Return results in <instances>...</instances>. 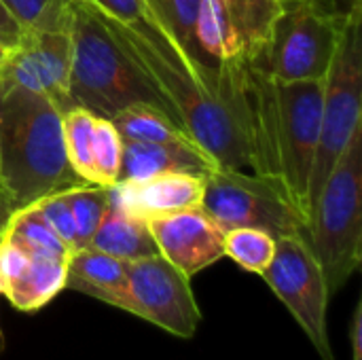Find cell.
I'll return each mask as SVG.
<instances>
[{"label": "cell", "mask_w": 362, "mask_h": 360, "mask_svg": "<svg viewBox=\"0 0 362 360\" xmlns=\"http://www.w3.org/2000/svg\"><path fill=\"white\" fill-rule=\"evenodd\" d=\"M23 28L15 21V17L0 4V40L6 45V47H15L19 40H21V36H23Z\"/></svg>", "instance_id": "29"}, {"label": "cell", "mask_w": 362, "mask_h": 360, "mask_svg": "<svg viewBox=\"0 0 362 360\" xmlns=\"http://www.w3.org/2000/svg\"><path fill=\"white\" fill-rule=\"evenodd\" d=\"M68 261L42 259L0 240V297L19 312H38L66 289Z\"/></svg>", "instance_id": "14"}, {"label": "cell", "mask_w": 362, "mask_h": 360, "mask_svg": "<svg viewBox=\"0 0 362 360\" xmlns=\"http://www.w3.org/2000/svg\"><path fill=\"white\" fill-rule=\"evenodd\" d=\"M348 15L337 0H282L257 66L278 81L327 79Z\"/></svg>", "instance_id": "5"}, {"label": "cell", "mask_w": 362, "mask_h": 360, "mask_svg": "<svg viewBox=\"0 0 362 360\" xmlns=\"http://www.w3.org/2000/svg\"><path fill=\"white\" fill-rule=\"evenodd\" d=\"M23 30L68 32L72 0H0Z\"/></svg>", "instance_id": "24"}, {"label": "cell", "mask_w": 362, "mask_h": 360, "mask_svg": "<svg viewBox=\"0 0 362 360\" xmlns=\"http://www.w3.org/2000/svg\"><path fill=\"white\" fill-rule=\"evenodd\" d=\"M64 193L74 221V250L87 248L108 210L110 187L85 182Z\"/></svg>", "instance_id": "21"}, {"label": "cell", "mask_w": 362, "mask_h": 360, "mask_svg": "<svg viewBox=\"0 0 362 360\" xmlns=\"http://www.w3.org/2000/svg\"><path fill=\"white\" fill-rule=\"evenodd\" d=\"M199 208L225 233L238 227L261 229L269 236H303L308 219L295 206L286 185L265 174L238 168H212L204 174Z\"/></svg>", "instance_id": "6"}, {"label": "cell", "mask_w": 362, "mask_h": 360, "mask_svg": "<svg viewBox=\"0 0 362 360\" xmlns=\"http://www.w3.org/2000/svg\"><path fill=\"white\" fill-rule=\"evenodd\" d=\"M2 240L11 242L32 257L68 261L72 255V248L51 229V225L34 206H25L13 212L4 227Z\"/></svg>", "instance_id": "20"}, {"label": "cell", "mask_w": 362, "mask_h": 360, "mask_svg": "<svg viewBox=\"0 0 362 360\" xmlns=\"http://www.w3.org/2000/svg\"><path fill=\"white\" fill-rule=\"evenodd\" d=\"M32 206L42 214V219L51 225V229H53V231L72 248V252H74V221H72V212H70L66 193L62 191V193L42 197V199L34 202Z\"/></svg>", "instance_id": "27"}, {"label": "cell", "mask_w": 362, "mask_h": 360, "mask_svg": "<svg viewBox=\"0 0 362 360\" xmlns=\"http://www.w3.org/2000/svg\"><path fill=\"white\" fill-rule=\"evenodd\" d=\"M8 51H11V47H6V45H4V42L0 40V64H2L4 59H6V55H8Z\"/></svg>", "instance_id": "32"}, {"label": "cell", "mask_w": 362, "mask_h": 360, "mask_svg": "<svg viewBox=\"0 0 362 360\" xmlns=\"http://www.w3.org/2000/svg\"><path fill=\"white\" fill-rule=\"evenodd\" d=\"M362 127V6L348 15L337 55L325 81L320 140L310 174V210L341 159L354 132ZM310 216V214H308Z\"/></svg>", "instance_id": "7"}, {"label": "cell", "mask_w": 362, "mask_h": 360, "mask_svg": "<svg viewBox=\"0 0 362 360\" xmlns=\"http://www.w3.org/2000/svg\"><path fill=\"white\" fill-rule=\"evenodd\" d=\"M13 212H15V208H13V204H11V199H8L6 191H4L2 185H0V240H2L4 227H6L8 219L13 216Z\"/></svg>", "instance_id": "31"}, {"label": "cell", "mask_w": 362, "mask_h": 360, "mask_svg": "<svg viewBox=\"0 0 362 360\" xmlns=\"http://www.w3.org/2000/svg\"><path fill=\"white\" fill-rule=\"evenodd\" d=\"M204 195V176L189 172L159 174L146 180L115 182L110 197L132 214L153 219L189 208H197Z\"/></svg>", "instance_id": "15"}, {"label": "cell", "mask_w": 362, "mask_h": 360, "mask_svg": "<svg viewBox=\"0 0 362 360\" xmlns=\"http://www.w3.org/2000/svg\"><path fill=\"white\" fill-rule=\"evenodd\" d=\"M121 140L151 144H189L193 138L161 108L151 104H132L110 117ZM202 149V146H199Z\"/></svg>", "instance_id": "19"}, {"label": "cell", "mask_w": 362, "mask_h": 360, "mask_svg": "<svg viewBox=\"0 0 362 360\" xmlns=\"http://www.w3.org/2000/svg\"><path fill=\"white\" fill-rule=\"evenodd\" d=\"M350 342H352V360H362V303H358L354 310Z\"/></svg>", "instance_id": "30"}, {"label": "cell", "mask_w": 362, "mask_h": 360, "mask_svg": "<svg viewBox=\"0 0 362 360\" xmlns=\"http://www.w3.org/2000/svg\"><path fill=\"white\" fill-rule=\"evenodd\" d=\"M325 81H274V142L280 178L295 206L310 214V174L320 140Z\"/></svg>", "instance_id": "8"}, {"label": "cell", "mask_w": 362, "mask_h": 360, "mask_svg": "<svg viewBox=\"0 0 362 360\" xmlns=\"http://www.w3.org/2000/svg\"><path fill=\"white\" fill-rule=\"evenodd\" d=\"M64 142H66V155L74 172L95 185V172H93V125L95 115L87 108L72 106L64 112Z\"/></svg>", "instance_id": "22"}, {"label": "cell", "mask_w": 362, "mask_h": 360, "mask_svg": "<svg viewBox=\"0 0 362 360\" xmlns=\"http://www.w3.org/2000/svg\"><path fill=\"white\" fill-rule=\"evenodd\" d=\"M127 280L142 320L182 339H191L197 333L202 312L191 278L165 257L153 255L127 263Z\"/></svg>", "instance_id": "11"}, {"label": "cell", "mask_w": 362, "mask_h": 360, "mask_svg": "<svg viewBox=\"0 0 362 360\" xmlns=\"http://www.w3.org/2000/svg\"><path fill=\"white\" fill-rule=\"evenodd\" d=\"M70 59V30H25L21 40L0 64V79L47 95L62 112H66L72 108Z\"/></svg>", "instance_id": "12"}, {"label": "cell", "mask_w": 362, "mask_h": 360, "mask_svg": "<svg viewBox=\"0 0 362 360\" xmlns=\"http://www.w3.org/2000/svg\"><path fill=\"white\" fill-rule=\"evenodd\" d=\"M212 168H218L216 161L195 142L151 144V142L123 140L117 182L146 180L170 172H189V174L204 176Z\"/></svg>", "instance_id": "17"}, {"label": "cell", "mask_w": 362, "mask_h": 360, "mask_svg": "<svg viewBox=\"0 0 362 360\" xmlns=\"http://www.w3.org/2000/svg\"><path fill=\"white\" fill-rule=\"evenodd\" d=\"M98 13L170 102L182 129L218 168H250L255 174L280 178L274 142L276 79L269 72L261 66L210 64L187 51L148 0L129 23L102 8Z\"/></svg>", "instance_id": "1"}, {"label": "cell", "mask_w": 362, "mask_h": 360, "mask_svg": "<svg viewBox=\"0 0 362 360\" xmlns=\"http://www.w3.org/2000/svg\"><path fill=\"white\" fill-rule=\"evenodd\" d=\"M223 248L229 259H233L242 269L252 274H263L272 263L276 252V238L252 227H238L225 231Z\"/></svg>", "instance_id": "23"}, {"label": "cell", "mask_w": 362, "mask_h": 360, "mask_svg": "<svg viewBox=\"0 0 362 360\" xmlns=\"http://www.w3.org/2000/svg\"><path fill=\"white\" fill-rule=\"evenodd\" d=\"M62 117L47 95L0 79V185L15 210L87 182L68 161Z\"/></svg>", "instance_id": "2"}, {"label": "cell", "mask_w": 362, "mask_h": 360, "mask_svg": "<svg viewBox=\"0 0 362 360\" xmlns=\"http://www.w3.org/2000/svg\"><path fill=\"white\" fill-rule=\"evenodd\" d=\"M261 276L276 297L288 308L291 316L299 323L320 359L335 360L327 327L331 295L325 274L305 238H278L274 259Z\"/></svg>", "instance_id": "9"}, {"label": "cell", "mask_w": 362, "mask_h": 360, "mask_svg": "<svg viewBox=\"0 0 362 360\" xmlns=\"http://www.w3.org/2000/svg\"><path fill=\"white\" fill-rule=\"evenodd\" d=\"M89 246L125 263L159 255L148 221L127 212L112 197Z\"/></svg>", "instance_id": "18"}, {"label": "cell", "mask_w": 362, "mask_h": 360, "mask_svg": "<svg viewBox=\"0 0 362 360\" xmlns=\"http://www.w3.org/2000/svg\"><path fill=\"white\" fill-rule=\"evenodd\" d=\"M89 2H93L106 15H110L123 23L138 19L142 13V6H144V0H89Z\"/></svg>", "instance_id": "28"}, {"label": "cell", "mask_w": 362, "mask_h": 360, "mask_svg": "<svg viewBox=\"0 0 362 360\" xmlns=\"http://www.w3.org/2000/svg\"><path fill=\"white\" fill-rule=\"evenodd\" d=\"M66 289L140 318V310L129 291L127 263L91 246L70 255L66 265Z\"/></svg>", "instance_id": "16"}, {"label": "cell", "mask_w": 362, "mask_h": 360, "mask_svg": "<svg viewBox=\"0 0 362 360\" xmlns=\"http://www.w3.org/2000/svg\"><path fill=\"white\" fill-rule=\"evenodd\" d=\"M148 4L170 25V30L174 32L178 42L187 51L199 55L197 42H195V28H197V19H199L202 0H148Z\"/></svg>", "instance_id": "26"}, {"label": "cell", "mask_w": 362, "mask_h": 360, "mask_svg": "<svg viewBox=\"0 0 362 360\" xmlns=\"http://www.w3.org/2000/svg\"><path fill=\"white\" fill-rule=\"evenodd\" d=\"M282 0H202L195 28L206 62L250 68L265 55Z\"/></svg>", "instance_id": "10"}, {"label": "cell", "mask_w": 362, "mask_h": 360, "mask_svg": "<svg viewBox=\"0 0 362 360\" xmlns=\"http://www.w3.org/2000/svg\"><path fill=\"white\" fill-rule=\"evenodd\" d=\"M70 45L72 106L110 119L132 104H151L180 125L170 102L123 49L89 0H72Z\"/></svg>", "instance_id": "3"}, {"label": "cell", "mask_w": 362, "mask_h": 360, "mask_svg": "<svg viewBox=\"0 0 362 360\" xmlns=\"http://www.w3.org/2000/svg\"><path fill=\"white\" fill-rule=\"evenodd\" d=\"M4 348H6V337H4V331H2V325H0V354H2Z\"/></svg>", "instance_id": "33"}, {"label": "cell", "mask_w": 362, "mask_h": 360, "mask_svg": "<svg viewBox=\"0 0 362 360\" xmlns=\"http://www.w3.org/2000/svg\"><path fill=\"white\" fill-rule=\"evenodd\" d=\"M305 242L333 297L362 261V127L354 132L341 159L312 204Z\"/></svg>", "instance_id": "4"}, {"label": "cell", "mask_w": 362, "mask_h": 360, "mask_svg": "<svg viewBox=\"0 0 362 360\" xmlns=\"http://www.w3.org/2000/svg\"><path fill=\"white\" fill-rule=\"evenodd\" d=\"M123 140L106 117H95L93 125V172L95 185L112 187L119 176Z\"/></svg>", "instance_id": "25"}, {"label": "cell", "mask_w": 362, "mask_h": 360, "mask_svg": "<svg viewBox=\"0 0 362 360\" xmlns=\"http://www.w3.org/2000/svg\"><path fill=\"white\" fill-rule=\"evenodd\" d=\"M148 227L159 255L189 278L225 257V233L199 206L153 216L148 219Z\"/></svg>", "instance_id": "13"}]
</instances>
